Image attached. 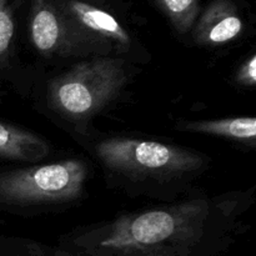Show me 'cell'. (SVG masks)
<instances>
[{"mask_svg": "<svg viewBox=\"0 0 256 256\" xmlns=\"http://www.w3.org/2000/svg\"><path fill=\"white\" fill-rule=\"evenodd\" d=\"M242 192L194 195L75 229L56 246L62 256H216L244 228Z\"/></svg>", "mask_w": 256, "mask_h": 256, "instance_id": "6da1fadb", "label": "cell"}, {"mask_svg": "<svg viewBox=\"0 0 256 256\" xmlns=\"http://www.w3.org/2000/svg\"><path fill=\"white\" fill-rule=\"evenodd\" d=\"M92 152L110 176L136 189L184 184L208 164V158L188 148L138 138H106Z\"/></svg>", "mask_w": 256, "mask_h": 256, "instance_id": "7a4b0ae2", "label": "cell"}, {"mask_svg": "<svg viewBox=\"0 0 256 256\" xmlns=\"http://www.w3.org/2000/svg\"><path fill=\"white\" fill-rule=\"evenodd\" d=\"M89 166L79 158L0 170V209L38 214L65 209L82 199Z\"/></svg>", "mask_w": 256, "mask_h": 256, "instance_id": "3957f363", "label": "cell"}, {"mask_svg": "<svg viewBox=\"0 0 256 256\" xmlns=\"http://www.w3.org/2000/svg\"><path fill=\"white\" fill-rule=\"evenodd\" d=\"M126 82L124 60L92 55L78 62L49 82L48 105L69 122H88L116 99Z\"/></svg>", "mask_w": 256, "mask_h": 256, "instance_id": "277c9868", "label": "cell"}, {"mask_svg": "<svg viewBox=\"0 0 256 256\" xmlns=\"http://www.w3.org/2000/svg\"><path fill=\"white\" fill-rule=\"evenodd\" d=\"M30 40L34 49L46 59L85 56L84 49L54 9L36 4L30 22Z\"/></svg>", "mask_w": 256, "mask_h": 256, "instance_id": "5b68a950", "label": "cell"}, {"mask_svg": "<svg viewBox=\"0 0 256 256\" xmlns=\"http://www.w3.org/2000/svg\"><path fill=\"white\" fill-rule=\"evenodd\" d=\"M49 152V144L39 135L0 122V159L36 164Z\"/></svg>", "mask_w": 256, "mask_h": 256, "instance_id": "8992f818", "label": "cell"}, {"mask_svg": "<svg viewBox=\"0 0 256 256\" xmlns=\"http://www.w3.org/2000/svg\"><path fill=\"white\" fill-rule=\"evenodd\" d=\"M242 19L225 5L210 8L195 28L196 42L206 46H218L236 39L242 32Z\"/></svg>", "mask_w": 256, "mask_h": 256, "instance_id": "52a82bcc", "label": "cell"}, {"mask_svg": "<svg viewBox=\"0 0 256 256\" xmlns=\"http://www.w3.org/2000/svg\"><path fill=\"white\" fill-rule=\"evenodd\" d=\"M178 130L212 135V136H222L225 139L255 146L256 119L254 116H236L224 118V119L182 122L178 125Z\"/></svg>", "mask_w": 256, "mask_h": 256, "instance_id": "ba28073f", "label": "cell"}, {"mask_svg": "<svg viewBox=\"0 0 256 256\" xmlns=\"http://www.w3.org/2000/svg\"><path fill=\"white\" fill-rule=\"evenodd\" d=\"M178 32H185L196 16V0H159Z\"/></svg>", "mask_w": 256, "mask_h": 256, "instance_id": "9c48e42d", "label": "cell"}, {"mask_svg": "<svg viewBox=\"0 0 256 256\" xmlns=\"http://www.w3.org/2000/svg\"><path fill=\"white\" fill-rule=\"evenodd\" d=\"M15 22L6 0H0V72L6 70L12 59Z\"/></svg>", "mask_w": 256, "mask_h": 256, "instance_id": "30bf717a", "label": "cell"}, {"mask_svg": "<svg viewBox=\"0 0 256 256\" xmlns=\"http://www.w3.org/2000/svg\"><path fill=\"white\" fill-rule=\"evenodd\" d=\"M0 256H62L58 249H48L29 242H14L0 246Z\"/></svg>", "mask_w": 256, "mask_h": 256, "instance_id": "8fae6325", "label": "cell"}, {"mask_svg": "<svg viewBox=\"0 0 256 256\" xmlns=\"http://www.w3.org/2000/svg\"><path fill=\"white\" fill-rule=\"evenodd\" d=\"M236 82L242 84V86L254 88L256 84V56L252 55L236 74Z\"/></svg>", "mask_w": 256, "mask_h": 256, "instance_id": "7c38bea8", "label": "cell"}]
</instances>
